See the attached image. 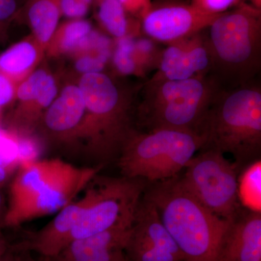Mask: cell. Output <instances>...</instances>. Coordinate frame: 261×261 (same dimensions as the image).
I'll use <instances>...</instances> for the list:
<instances>
[{"instance_id": "1", "label": "cell", "mask_w": 261, "mask_h": 261, "mask_svg": "<svg viewBox=\"0 0 261 261\" xmlns=\"http://www.w3.org/2000/svg\"><path fill=\"white\" fill-rule=\"evenodd\" d=\"M102 167H80L58 159L22 163L10 184L3 226L18 227L58 212L85 190Z\"/></svg>"}, {"instance_id": "2", "label": "cell", "mask_w": 261, "mask_h": 261, "mask_svg": "<svg viewBox=\"0 0 261 261\" xmlns=\"http://www.w3.org/2000/svg\"><path fill=\"white\" fill-rule=\"evenodd\" d=\"M211 75L221 89L255 82L261 70V10L242 2L205 30Z\"/></svg>"}, {"instance_id": "3", "label": "cell", "mask_w": 261, "mask_h": 261, "mask_svg": "<svg viewBox=\"0 0 261 261\" xmlns=\"http://www.w3.org/2000/svg\"><path fill=\"white\" fill-rule=\"evenodd\" d=\"M143 197L155 207L185 261H214L230 221L206 208L178 176L154 182Z\"/></svg>"}, {"instance_id": "4", "label": "cell", "mask_w": 261, "mask_h": 261, "mask_svg": "<svg viewBox=\"0 0 261 261\" xmlns=\"http://www.w3.org/2000/svg\"><path fill=\"white\" fill-rule=\"evenodd\" d=\"M202 149L230 154L238 168L258 160L261 150V87L257 82L221 89L199 127Z\"/></svg>"}, {"instance_id": "5", "label": "cell", "mask_w": 261, "mask_h": 261, "mask_svg": "<svg viewBox=\"0 0 261 261\" xmlns=\"http://www.w3.org/2000/svg\"><path fill=\"white\" fill-rule=\"evenodd\" d=\"M78 86L86 106L82 142L87 154L104 166L119 154L134 130L132 97L103 72L81 75Z\"/></svg>"}, {"instance_id": "6", "label": "cell", "mask_w": 261, "mask_h": 261, "mask_svg": "<svg viewBox=\"0 0 261 261\" xmlns=\"http://www.w3.org/2000/svg\"><path fill=\"white\" fill-rule=\"evenodd\" d=\"M137 108L147 130L171 129L197 134L213 99L221 89L209 75L185 80L146 82Z\"/></svg>"}, {"instance_id": "7", "label": "cell", "mask_w": 261, "mask_h": 261, "mask_svg": "<svg viewBox=\"0 0 261 261\" xmlns=\"http://www.w3.org/2000/svg\"><path fill=\"white\" fill-rule=\"evenodd\" d=\"M203 147V138L195 132L134 129L118 154V167L123 177L165 181L177 176Z\"/></svg>"}, {"instance_id": "8", "label": "cell", "mask_w": 261, "mask_h": 261, "mask_svg": "<svg viewBox=\"0 0 261 261\" xmlns=\"http://www.w3.org/2000/svg\"><path fill=\"white\" fill-rule=\"evenodd\" d=\"M89 188L90 200L73 228L70 243L133 222L145 186L140 179L97 174Z\"/></svg>"}, {"instance_id": "9", "label": "cell", "mask_w": 261, "mask_h": 261, "mask_svg": "<svg viewBox=\"0 0 261 261\" xmlns=\"http://www.w3.org/2000/svg\"><path fill=\"white\" fill-rule=\"evenodd\" d=\"M200 150L187 163L180 179L206 208L221 219L231 221L241 210L238 166L217 149Z\"/></svg>"}, {"instance_id": "10", "label": "cell", "mask_w": 261, "mask_h": 261, "mask_svg": "<svg viewBox=\"0 0 261 261\" xmlns=\"http://www.w3.org/2000/svg\"><path fill=\"white\" fill-rule=\"evenodd\" d=\"M219 15L202 13L183 0H155L141 20V32L167 44L203 32Z\"/></svg>"}, {"instance_id": "11", "label": "cell", "mask_w": 261, "mask_h": 261, "mask_svg": "<svg viewBox=\"0 0 261 261\" xmlns=\"http://www.w3.org/2000/svg\"><path fill=\"white\" fill-rule=\"evenodd\" d=\"M128 261H185L155 207L142 196L126 247Z\"/></svg>"}, {"instance_id": "12", "label": "cell", "mask_w": 261, "mask_h": 261, "mask_svg": "<svg viewBox=\"0 0 261 261\" xmlns=\"http://www.w3.org/2000/svg\"><path fill=\"white\" fill-rule=\"evenodd\" d=\"M59 93L49 70L37 68L16 86L17 106L10 116V132L28 133L39 126L41 118Z\"/></svg>"}, {"instance_id": "13", "label": "cell", "mask_w": 261, "mask_h": 261, "mask_svg": "<svg viewBox=\"0 0 261 261\" xmlns=\"http://www.w3.org/2000/svg\"><path fill=\"white\" fill-rule=\"evenodd\" d=\"M149 82L185 80L209 75L211 58L205 31L167 44Z\"/></svg>"}, {"instance_id": "14", "label": "cell", "mask_w": 261, "mask_h": 261, "mask_svg": "<svg viewBox=\"0 0 261 261\" xmlns=\"http://www.w3.org/2000/svg\"><path fill=\"white\" fill-rule=\"evenodd\" d=\"M85 113V101L80 87L69 84L62 89L46 110L39 126L53 140L71 145L82 142Z\"/></svg>"}, {"instance_id": "15", "label": "cell", "mask_w": 261, "mask_h": 261, "mask_svg": "<svg viewBox=\"0 0 261 261\" xmlns=\"http://www.w3.org/2000/svg\"><path fill=\"white\" fill-rule=\"evenodd\" d=\"M132 224L110 228L68 244L56 256L43 261H128L126 247Z\"/></svg>"}, {"instance_id": "16", "label": "cell", "mask_w": 261, "mask_h": 261, "mask_svg": "<svg viewBox=\"0 0 261 261\" xmlns=\"http://www.w3.org/2000/svg\"><path fill=\"white\" fill-rule=\"evenodd\" d=\"M214 261H261V214L240 210L229 221Z\"/></svg>"}, {"instance_id": "17", "label": "cell", "mask_w": 261, "mask_h": 261, "mask_svg": "<svg viewBox=\"0 0 261 261\" xmlns=\"http://www.w3.org/2000/svg\"><path fill=\"white\" fill-rule=\"evenodd\" d=\"M90 196L88 185L82 198L73 200L58 211L50 222L23 242L24 247L29 252H37L42 260L58 255L70 243L73 228L88 204Z\"/></svg>"}, {"instance_id": "18", "label": "cell", "mask_w": 261, "mask_h": 261, "mask_svg": "<svg viewBox=\"0 0 261 261\" xmlns=\"http://www.w3.org/2000/svg\"><path fill=\"white\" fill-rule=\"evenodd\" d=\"M104 37L94 32L92 23L85 19H72L58 25L47 48L50 56L79 55L98 50Z\"/></svg>"}, {"instance_id": "19", "label": "cell", "mask_w": 261, "mask_h": 261, "mask_svg": "<svg viewBox=\"0 0 261 261\" xmlns=\"http://www.w3.org/2000/svg\"><path fill=\"white\" fill-rule=\"evenodd\" d=\"M44 53L31 36L0 54V73L17 86L37 69Z\"/></svg>"}, {"instance_id": "20", "label": "cell", "mask_w": 261, "mask_h": 261, "mask_svg": "<svg viewBox=\"0 0 261 261\" xmlns=\"http://www.w3.org/2000/svg\"><path fill=\"white\" fill-rule=\"evenodd\" d=\"M60 4L61 0H27L22 10H25L32 37L45 51L59 25Z\"/></svg>"}, {"instance_id": "21", "label": "cell", "mask_w": 261, "mask_h": 261, "mask_svg": "<svg viewBox=\"0 0 261 261\" xmlns=\"http://www.w3.org/2000/svg\"><path fill=\"white\" fill-rule=\"evenodd\" d=\"M98 23L115 39L138 37L141 33L140 20L130 16L118 0H93Z\"/></svg>"}, {"instance_id": "22", "label": "cell", "mask_w": 261, "mask_h": 261, "mask_svg": "<svg viewBox=\"0 0 261 261\" xmlns=\"http://www.w3.org/2000/svg\"><path fill=\"white\" fill-rule=\"evenodd\" d=\"M238 195L240 203L247 210L260 212L261 163L254 161L238 178Z\"/></svg>"}, {"instance_id": "23", "label": "cell", "mask_w": 261, "mask_h": 261, "mask_svg": "<svg viewBox=\"0 0 261 261\" xmlns=\"http://www.w3.org/2000/svg\"><path fill=\"white\" fill-rule=\"evenodd\" d=\"M134 38L135 37H127L117 39L116 49L113 53V63L120 74L142 77L130 53Z\"/></svg>"}, {"instance_id": "24", "label": "cell", "mask_w": 261, "mask_h": 261, "mask_svg": "<svg viewBox=\"0 0 261 261\" xmlns=\"http://www.w3.org/2000/svg\"><path fill=\"white\" fill-rule=\"evenodd\" d=\"M108 51H92L76 56L75 69L84 75L87 73H100L105 68L108 59Z\"/></svg>"}, {"instance_id": "25", "label": "cell", "mask_w": 261, "mask_h": 261, "mask_svg": "<svg viewBox=\"0 0 261 261\" xmlns=\"http://www.w3.org/2000/svg\"><path fill=\"white\" fill-rule=\"evenodd\" d=\"M25 3V0H0V35L3 39L10 24L18 18Z\"/></svg>"}, {"instance_id": "26", "label": "cell", "mask_w": 261, "mask_h": 261, "mask_svg": "<svg viewBox=\"0 0 261 261\" xmlns=\"http://www.w3.org/2000/svg\"><path fill=\"white\" fill-rule=\"evenodd\" d=\"M243 0H190L194 7L202 13L220 15L238 6Z\"/></svg>"}, {"instance_id": "27", "label": "cell", "mask_w": 261, "mask_h": 261, "mask_svg": "<svg viewBox=\"0 0 261 261\" xmlns=\"http://www.w3.org/2000/svg\"><path fill=\"white\" fill-rule=\"evenodd\" d=\"M61 15L72 19H82L88 14L91 5L83 0H61Z\"/></svg>"}, {"instance_id": "28", "label": "cell", "mask_w": 261, "mask_h": 261, "mask_svg": "<svg viewBox=\"0 0 261 261\" xmlns=\"http://www.w3.org/2000/svg\"><path fill=\"white\" fill-rule=\"evenodd\" d=\"M130 16L142 20L149 11L152 0H118Z\"/></svg>"}, {"instance_id": "29", "label": "cell", "mask_w": 261, "mask_h": 261, "mask_svg": "<svg viewBox=\"0 0 261 261\" xmlns=\"http://www.w3.org/2000/svg\"><path fill=\"white\" fill-rule=\"evenodd\" d=\"M16 85L0 73V110L15 99Z\"/></svg>"}, {"instance_id": "30", "label": "cell", "mask_w": 261, "mask_h": 261, "mask_svg": "<svg viewBox=\"0 0 261 261\" xmlns=\"http://www.w3.org/2000/svg\"><path fill=\"white\" fill-rule=\"evenodd\" d=\"M25 248L23 247L21 243H19L18 245H11L9 250L6 252L0 261H21L22 256Z\"/></svg>"}, {"instance_id": "31", "label": "cell", "mask_w": 261, "mask_h": 261, "mask_svg": "<svg viewBox=\"0 0 261 261\" xmlns=\"http://www.w3.org/2000/svg\"><path fill=\"white\" fill-rule=\"evenodd\" d=\"M10 247L11 245L8 243L4 234L0 231V260L3 259L6 252L9 250Z\"/></svg>"}, {"instance_id": "32", "label": "cell", "mask_w": 261, "mask_h": 261, "mask_svg": "<svg viewBox=\"0 0 261 261\" xmlns=\"http://www.w3.org/2000/svg\"><path fill=\"white\" fill-rule=\"evenodd\" d=\"M5 211H6V209H5L4 198H3V196L2 195L1 191H0V221H3Z\"/></svg>"}, {"instance_id": "33", "label": "cell", "mask_w": 261, "mask_h": 261, "mask_svg": "<svg viewBox=\"0 0 261 261\" xmlns=\"http://www.w3.org/2000/svg\"><path fill=\"white\" fill-rule=\"evenodd\" d=\"M22 261H43L42 259L41 260H37V259L34 258V257L31 256L30 252L29 250H25L23 254V257H22Z\"/></svg>"}, {"instance_id": "34", "label": "cell", "mask_w": 261, "mask_h": 261, "mask_svg": "<svg viewBox=\"0 0 261 261\" xmlns=\"http://www.w3.org/2000/svg\"><path fill=\"white\" fill-rule=\"evenodd\" d=\"M250 4L253 5L257 9L261 10V0H248Z\"/></svg>"}, {"instance_id": "35", "label": "cell", "mask_w": 261, "mask_h": 261, "mask_svg": "<svg viewBox=\"0 0 261 261\" xmlns=\"http://www.w3.org/2000/svg\"><path fill=\"white\" fill-rule=\"evenodd\" d=\"M83 1L85 2L87 4L91 5V6H92V4H93V0H83Z\"/></svg>"}, {"instance_id": "36", "label": "cell", "mask_w": 261, "mask_h": 261, "mask_svg": "<svg viewBox=\"0 0 261 261\" xmlns=\"http://www.w3.org/2000/svg\"><path fill=\"white\" fill-rule=\"evenodd\" d=\"M3 39V37H2L1 35H0V40H2V39Z\"/></svg>"}]
</instances>
